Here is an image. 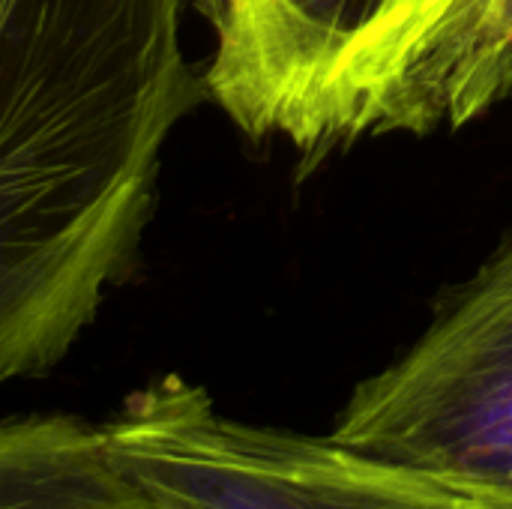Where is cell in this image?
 <instances>
[{"label": "cell", "instance_id": "3957f363", "mask_svg": "<svg viewBox=\"0 0 512 509\" xmlns=\"http://www.w3.org/2000/svg\"><path fill=\"white\" fill-rule=\"evenodd\" d=\"M432 0H198L213 54L207 96L249 138L321 159L360 114Z\"/></svg>", "mask_w": 512, "mask_h": 509}, {"label": "cell", "instance_id": "6da1fadb", "mask_svg": "<svg viewBox=\"0 0 512 509\" xmlns=\"http://www.w3.org/2000/svg\"><path fill=\"white\" fill-rule=\"evenodd\" d=\"M189 0H0V384L54 369L138 264L207 96Z\"/></svg>", "mask_w": 512, "mask_h": 509}, {"label": "cell", "instance_id": "52a82bcc", "mask_svg": "<svg viewBox=\"0 0 512 509\" xmlns=\"http://www.w3.org/2000/svg\"><path fill=\"white\" fill-rule=\"evenodd\" d=\"M321 465L339 509H512V489L426 471L321 435Z\"/></svg>", "mask_w": 512, "mask_h": 509}, {"label": "cell", "instance_id": "277c9868", "mask_svg": "<svg viewBox=\"0 0 512 509\" xmlns=\"http://www.w3.org/2000/svg\"><path fill=\"white\" fill-rule=\"evenodd\" d=\"M102 429L156 509H339L321 435L228 417L180 375L135 390Z\"/></svg>", "mask_w": 512, "mask_h": 509}, {"label": "cell", "instance_id": "7a4b0ae2", "mask_svg": "<svg viewBox=\"0 0 512 509\" xmlns=\"http://www.w3.org/2000/svg\"><path fill=\"white\" fill-rule=\"evenodd\" d=\"M330 435L381 459L512 489V237L393 363L351 390Z\"/></svg>", "mask_w": 512, "mask_h": 509}, {"label": "cell", "instance_id": "5b68a950", "mask_svg": "<svg viewBox=\"0 0 512 509\" xmlns=\"http://www.w3.org/2000/svg\"><path fill=\"white\" fill-rule=\"evenodd\" d=\"M512 93V0H462L432 21L369 96L360 138L456 129Z\"/></svg>", "mask_w": 512, "mask_h": 509}, {"label": "cell", "instance_id": "8992f818", "mask_svg": "<svg viewBox=\"0 0 512 509\" xmlns=\"http://www.w3.org/2000/svg\"><path fill=\"white\" fill-rule=\"evenodd\" d=\"M0 509H156L111 456L102 423L0 417Z\"/></svg>", "mask_w": 512, "mask_h": 509}]
</instances>
